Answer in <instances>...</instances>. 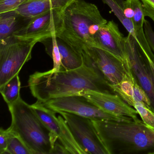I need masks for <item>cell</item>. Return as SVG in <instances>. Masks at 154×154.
Masks as SVG:
<instances>
[{
  "label": "cell",
  "instance_id": "obj_24",
  "mask_svg": "<svg viewBox=\"0 0 154 154\" xmlns=\"http://www.w3.org/2000/svg\"><path fill=\"white\" fill-rule=\"evenodd\" d=\"M133 108L137 111L143 122L154 129V112L141 102H136Z\"/></svg>",
  "mask_w": 154,
  "mask_h": 154
},
{
  "label": "cell",
  "instance_id": "obj_20",
  "mask_svg": "<svg viewBox=\"0 0 154 154\" xmlns=\"http://www.w3.org/2000/svg\"><path fill=\"white\" fill-rule=\"evenodd\" d=\"M124 0H102L104 4L110 8L111 11L118 18L128 34L131 35L136 39V35L134 26L131 20L127 18L123 11V4Z\"/></svg>",
  "mask_w": 154,
  "mask_h": 154
},
{
  "label": "cell",
  "instance_id": "obj_1",
  "mask_svg": "<svg viewBox=\"0 0 154 154\" xmlns=\"http://www.w3.org/2000/svg\"><path fill=\"white\" fill-rule=\"evenodd\" d=\"M82 56L84 63L79 68L68 71L52 69L35 72L29 76V87L37 101L78 94L87 90L114 92L97 66L87 57Z\"/></svg>",
  "mask_w": 154,
  "mask_h": 154
},
{
  "label": "cell",
  "instance_id": "obj_28",
  "mask_svg": "<svg viewBox=\"0 0 154 154\" xmlns=\"http://www.w3.org/2000/svg\"><path fill=\"white\" fill-rule=\"evenodd\" d=\"M145 17L150 18L154 22V0H140Z\"/></svg>",
  "mask_w": 154,
  "mask_h": 154
},
{
  "label": "cell",
  "instance_id": "obj_5",
  "mask_svg": "<svg viewBox=\"0 0 154 154\" xmlns=\"http://www.w3.org/2000/svg\"><path fill=\"white\" fill-rule=\"evenodd\" d=\"M42 40L14 35L0 40V87L19 74L31 59L34 46Z\"/></svg>",
  "mask_w": 154,
  "mask_h": 154
},
{
  "label": "cell",
  "instance_id": "obj_11",
  "mask_svg": "<svg viewBox=\"0 0 154 154\" xmlns=\"http://www.w3.org/2000/svg\"><path fill=\"white\" fill-rule=\"evenodd\" d=\"M78 94L83 95L105 112L122 118L138 119L137 111L126 103L119 95L87 90Z\"/></svg>",
  "mask_w": 154,
  "mask_h": 154
},
{
  "label": "cell",
  "instance_id": "obj_7",
  "mask_svg": "<svg viewBox=\"0 0 154 154\" xmlns=\"http://www.w3.org/2000/svg\"><path fill=\"white\" fill-rule=\"evenodd\" d=\"M40 103L56 113L60 112H69L92 120H121L131 119L120 118L105 112L81 94L57 97Z\"/></svg>",
  "mask_w": 154,
  "mask_h": 154
},
{
  "label": "cell",
  "instance_id": "obj_4",
  "mask_svg": "<svg viewBox=\"0 0 154 154\" xmlns=\"http://www.w3.org/2000/svg\"><path fill=\"white\" fill-rule=\"evenodd\" d=\"M8 106L12 119L10 130L21 139L32 154H52L55 142L31 105L20 96Z\"/></svg>",
  "mask_w": 154,
  "mask_h": 154
},
{
  "label": "cell",
  "instance_id": "obj_10",
  "mask_svg": "<svg viewBox=\"0 0 154 154\" xmlns=\"http://www.w3.org/2000/svg\"><path fill=\"white\" fill-rule=\"evenodd\" d=\"M82 55L87 57L97 66L110 87L119 83L128 71L127 63L99 48H87Z\"/></svg>",
  "mask_w": 154,
  "mask_h": 154
},
{
  "label": "cell",
  "instance_id": "obj_6",
  "mask_svg": "<svg viewBox=\"0 0 154 154\" xmlns=\"http://www.w3.org/2000/svg\"><path fill=\"white\" fill-rule=\"evenodd\" d=\"M74 138L85 154H109L92 120L69 112H60Z\"/></svg>",
  "mask_w": 154,
  "mask_h": 154
},
{
  "label": "cell",
  "instance_id": "obj_23",
  "mask_svg": "<svg viewBox=\"0 0 154 154\" xmlns=\"http://www.w3.org/2000/svg\"><path fill=\"white\" fill-rule=\"evenodd\" d=\"M56 36H52L41 41L45 47L46 52L52 58L54 63L53 69L56 71L62 70V63L60 53L57 45Z\"/></svg>",
  "mask_w": 154,
  "mask_h": 154
},
{
  "label": "cell",
  "instance_id": "obj_9",
  "mask_svg": "<svg viewBox=\"0 0 154 154\" xmlns=\"http://www.w3.org/2000/svg\"><path fill=\"white\" fill-rule=\"evenodd\" d=\"M63 12L51 10L30 18L23 28L13 35L19 37L40 38L43 40L57 36L63 25Z\"/></svg>",
  "mask_w": 154,
  "mask_h": 154
},
{
  "label": "cell",
  "instance_id": "obj_16",
  "mask_svg": "<svg viewBox=\"0 0 154 154\" xmlns=\"http://www.w3.org/2000/svg\"><path fill=\"white\" fill-rule=\"evenodd\" d=\"M55 39L61 56V71L76 69L84 64V62L82 54L58 37L56 36Z\"/></svg>",
  "mask_w": 154,
  "mask_h": 154
},
{
  "label": "cell",
  "instance_id": "obj_15",
  "mask_svg": "<svg viewBox=\"0 0 154 154\" xmlns=\"http://www.w3.org/2000/svg\"><path fill=\"white\" fill-rule=\"evenodd\" d=\"M29 20L15 10L0 13V40L13 35L25 27Z\"/></svg>",
  "mask_w": 154,
  "mask_h": 154
},
{
  "label": "cell",
  "instance_id": "obj_25",
  "mask_svg": "<svg viewBox=\"0 0 154 154\" xmlns=\"http://www.w3.org/2000/svg\"><path fill=\"white\" fill-rule=\"evenodd\" d=\"M134 98L135 102H141L150 109V102L147 94L139 85L133 76Z\"/></svg>",
  "mask_w": 154,
  "mask_h": 154
},
{
  "label": "cell",
  "instance_id": "obj_12",
  "mask_svg": "<svg viewBox=\"0 0 154 154\" xmlns=\"http://www.w3.org/2000/svg\"><path fill=\"white\" fill-rule=\"evenodd\" d=\"M125 37L113 21H108L101 27L94 37V47L112 54L127 63L124 51Z\"/></svg>",
  "mask_w": 154,
  "mask_h": 154
},
{
  "label": "cell",
  "instance_id": "obj_22",
  "mask_svg": "<svg viewBox=\"0 0 154 154\" xmlns=\"http://www.w3.org/2000/svg\"><path fill=\"white\" fill-rule=\"evenodd\" d=\"M6 130L8 134V144L4 154H32L17 135L13 133L9 128Z\"/></svg>",
  "mask_w": 154,
  "mask_h": 154
},
{
  "label": "cell",
  "instance_id": "obj_18",
  "mask_svg": "<svg viewBox=\"0 0 154 154\" xmlns=\"http://www.w3.org/2000/svg\"><path fill=\"white\" fill-rule=\"evenodd\" d=\"M133 78L128 65V71L119 83L111 86L114 92L116 93L126 103L132 107H134L136 103L134 98Z\"/></svg>",
  "mask_w": 154,
  "mask_h": 154
},
{
  "label": "cell",
  "instance_id": "obj_14",
  "mask_svg": "<svg viewBox=\"0 0 154 154\" xmlns=\"http://www.w3.org/2000/svg\"><path fill=\"white\" fill-rule=\"evenodd\" d=\"M130 1L134 11L132 21L136 35V40L143 55L151 54L153 53L148 43L144 32L145 16L142 2L140 0H130Z\"/></svg>",
  "mask_w": 154,
  "mask_h": 154
},
{
  "label": "cell",
  "instance_id": "obj_17",
  "mask_svg": "<svg viewBox=\"0 0 154 154\" xmlns=\"http://www.w3.org/2000/svg\"><path fill=\"white\" fill-rule=\"evenodd\" d=\"M39 119L52 134L55 142L58 140L62 131L61 124L58 117L56 116V112L44 106L39 102L31 105Z\"/></svg>",
  "mask_w": 154,
  "mask_h": 154
},
{
  "label": "cell",
  "instance_id": "obj_30",
  "mask_svg": "<svg viewBox=\"0 0 154 154\" xmlns=\"http://www.w3.org/2000/svg\"><path fill=\"white\" fill-rule=\"evenodd\" d=\"M123 11L126 18L132 20L134 16V11L130 0H124L123 4Z\"/></svg>",
  "mask_w": 154,
  "mask_h": 154
},
{
  "label": "cell",
  "instance_id": "obj_8",
  "mask_svg": "<svg viewBox=\"0 0 154 154\" xmlns=\"http://www.w3.org/2000/svg\"><path fill=\"white\" fill-rule=\"evenodd\" d=\"M124 51L126 60L132 75L147 94L150 109L154 112V84L138 44L131 35L125 37Z\"/></svg>",
  "mask_w": 154,
  "mask_h": 154
},
{
  "label": "cell",
  "instance_id": "obj_26",
  "mask_svg": "<svg viewBox=\"0 0 154 154\" xmlns=\"http://www.w3.org/2000/svg\"><path fill=\"white\" fill-rule=\"evenodd\" d=\"M28 0H0V13L16 10Z\"/></svg>",
  "mask_w": 154,
  "mask_h": 154
},
{
  "label": "cell",
  "instance_id": "obj_2",
  "mask_svg": "<svg viewBox=\"0 0 154 154\" xmlns=\"http://www.w3.org/2000/svg\"><path fill=\"white\" fill-rule=\"evenodd\" d=\"M92 121L109 154H154V129L143 121Z\"/></svg>",
  "mask_w": 154,
  "mask_h": 154
},
{
  "label": "cell",
  "instance_id": "obj_27",
  "mask_svg": "<svg viewBox=\"0 0 154 154\" xmlns=\"http://www.w3.org/2000/svg\"><path fill=\"white\" fill-rule=\"evenodd\" d=\"M144 29L148 43L151 50L154 52V31L149 22L146 20L144 22Z\"/></svg>",
  "mask_w": 154,
  "mask_h": 154
},
{
  "label": "cell",
  "instance_id": "obj_3",
  "mask_svg": "<svg viewBox=\"0 0 154 154\" xmlns=\"http://www.w3.org/2000/svg\"><path fill=\"white\" fill-rule=\"evenodd\" d=\"M62 30L57 37L82 54L94 47V37L108 21L97 6L85 0H76L63 12Z\"/></svg>",
  "mask_w": 154,
  "mask_h": 154
},
{
  "label": "cell",
  "instance_id": "obj_21",
  "mask_svg": "<svg viewBox=\"0 0 154 154\" xmlns=\"http://www.w3.org/2000/svg\"><path fill=\"white\" fill-rule=\"evenodd\" d=\"M20 86L21 83L17 74L0 87V92L8 105L16 101L20 97Z\"/></svg>",
  "mask_w": 154,
  "mask_h": 154
},
{
  "label": "cell",
  "instance_id": "obj_29",
  "mask_svg": "<svg viewBox=\"0 0 154 154\" xmlns=\"http://www.w3.org/2000/svg\"><path fill=\"white\" fill-rule=\"evenodd\" d=\"M8 134L7 130L0 129V154H4L8 147Z\"/></svg>",
  "mask_w": 154,
  "mask_h": 154
},
{
  "label": "cell",
  "instance_id": "obj_13",
  "mask_svg": "<svg viewBox=\"0 0 154 154\" xmlns=\"http://www.w3.org/2000/svg\"><path fill=\"white\" fill-rule=\"evenodd\" d=\"M76 0H28L20 6L16 11L27 19L32 18L44 12L55 10L63 12Z\"/></svg>",
  "mask_w": 154,
  "mask_h": 154
},
{
  "label": "cell",
  "instance_id": "obj_19",
  "mask_svg": "<svg viewBox=\"0 0 154 154\" xmlns=\"http://www.w3.org/2000/svg\"><path fill=\"white\" fill-rule=\"evenodd\" d=\"M58 118L60 121L62 128V131L58 140L67 154H85V152L75 140L62 115L60 114Z\"/></svg>",
  "mask_w": 154,
  "mask_h": 154
}]
</instances>
